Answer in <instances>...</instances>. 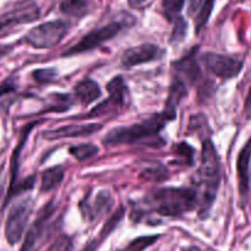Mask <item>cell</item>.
<instances>
[{"instance_id":"cell-6","label":"cell","mask_w":251,"mask_h":251,"mask_svg":"<svg viewBox=\"0 0 251 251\" xmlns=\"http://www.w3.org/2000/svg\"><path fill=\"white\" fill-rule=\"evenodd\" d=\"M55 213L54 200H50L37 216L36 221L27 232L20 251H37L42 243L50 235L53 226V216Z\"/></svg>"},{"instance_id":"cell-13","label":"cell","mask_w":251,"mask_h":251,"mask_svg":"<svg viewBox=\"0 0 251 251\" xmlns=\"http://www.w3.org/2000/svg\"><path fill=\"white\" fill-rule=\"evenodd\" d=\"M112 205L113 199L110 194L108 191H100L92 203L88 202V200L81 201L80 210L83 220L87 222H95L100 220L105 212H108Z\"/></svg>"},{"instance_id":"cell-19","label":"cell","mask_w":251,"mask_h":251,"mask_svg":"<svg viewBox=\"0 0 251 251\" xmlns=\"http://www.w3.org/2000/svg\"><path fill=\"white\" fill-rule=\"evenodd\" d=\"M188 95V85L181 78L174 75L172 78L171 87H169V95L166 102V109L176 112V107L180 100Z\"/></svg>"},{"instance_id":"cell-15","label":"cell","mask_w":251,"mask_h":251,"mask_svg":"<svg viewBox=\"0 0 251 251\" xmlns=\"http://www.w3.org/2000/svg\"><path fill=\"white\" fill-rule=\"evenodd\" d=\"M250 164H251V137L248 140L238 154L237 173L239 181V193L242 196H247L250 190Z\"/></svg>"},{"instance_id":"cell-1","label":"cell","mask_w":251,"mask_h":251,"mask_svg":"<svg viewBox=\"0 0 251 251\" xmlns=\"http://www.w3.org/2000/svg\"><path fill=\"white\" fill-rule=\"evenodd\" d=\"M222 179L221 162L217 150L212 140L205 139L202 141L201 151V164L195 176L199 195V217L206 218L212 208L217 198L218 189Z\"/></svg>"},{"instance_id":"cell-9","label":"cell","mask_w":251,"mask_h":251,"mask_svg":"<svg viewBox=\"0 0 251 251\" xmlns=\"http://www.w3.org/2000/svg\"><path fill=\"white\" fill-rule=\"evenodd\" d=\"M200 61L205 66L206 70L222 80H230V78L237 77L244 68V61L240 59L213 53V51H206L201 54Z\"/></svg>"},{"instance_id":"cell-2","label":"cell","mask_w":251,"mask_h":251,"mask_svg":"<svg viewBox=\"0 0 251 251\" xmlns=\"http://www.w3.org/2000/svg\"><path fill=\"white\" fill-rule=\"evenodd\" d=\"M176 118V112L164 108L161 113L153 114L152 117L142 122L131 124L129 126H118L109 130L102 139L104 146H119V145H131L149 140L157 136L167 124L173 122Z\"/></svg>"},{"instance_id":"cell-11","label":"cell","mask_w":251,"mask_h":251,"mask_svg":"<svg viewBox=\"0 0 251 251\" xmlns=\"http://www.w3.org/2000/svg\"><path fill=\"white\" fill-rule=\"evenodd\" d=\"M164 50L161 47L156 44L146 43L140 46L131 47L123 53L120 63L124 68L131 69L134 66L141 65V64L151 63V61L159 60L163 56Z\"/></svg>"},{"instance_id":"cell-4","label":"cell","mask_w":251,"mask_h":251,"mask_svg":"<svg viewBox=\"0 0 251 251\" xmlns=\"http://www.w3.org/2000/svg\"><path fill=\"white\" fill-rule=\"evenodd\" d=\"M70 28L65 20H53L43 22L28 31L25 39L29 46L37 49H49L60 43Z\"/></svg>"},{"instance_id":"cell-30","label":"cell","mask_w":251,"mask_h":251,"mask_svg":"<svg viewBox=\"0 0 251 251\" xmlns=\"http://www.w3.org/2000/svg\"><path fill=\"white\" fill-rule=\"evenodd\" d=\"M73 242L68 235H59L46 251H71Z\"/></svg>"},{"instance_id":"cell-8","label":"cell","mask_w":251,"mask_h":251,"mask_svg":"<svg viewBox=\"0 0 251 251\" xmlns=\"http://www.w3.org/2000/svg\"><path fill=\"white\" fill-rule=\"evenodd\" d=\"M33 211V201L29 198L15 203L10 210L5 223V237L10 245H15L21 240Z\"/></svg>"},{"instance_id":"cell-22","label":"cell","mask_w":251,"mask_h":251,"mask_svg":"<svg viewBox=\"0 0 251 251\" xmlns=\"http://www.w3.org/2000/svg\"><path fill=\"white\" fill-rule=\"evenodd\" d=\"M216 0H203L201 6L199 7L198 11L195 12V31L196 33H200L201 29L206 26V24L210 20L211 14L213 11V6H215Z\"/></svg>"},{"instance_id":"cell-7","label":"cell","mask_w":251,"mask_h":251,"mask_svg":"<svg viewBox=\"0 0 251 251\" xmlns=\"http://www.w3.org/2000/svg\"><path fill=\"white\" fill-rule=\"evenodd\" d=\"M107 91L109 93V97L105 100H103L102 103L97 105V107L93 108L87 115H85L83 118H97V117H103V115L110 114V113H114L117 110L122 109L125 105L127 104V100H129V88H127L126 83H125L123 76H115L114 78L109 81L107 83Z\"/></svg>"},{"instance_id":"cell-34","label":"cell","mask_w":251,"mask_h":251,"mask_svg":"<svg viewBox=\"0 0 251 251\" xmlns=\"http://www.w3.org/2000/svg\"><path fill=\"white\" fill-rule=\"evenodd\" d=\"M1 195H2V184L0 183V199H1Z\"/></svg>"},{"instance_id":"cell-29","label":"cell","mask_w":251,"mask_h":251,"mask_svg":"<svg viewBox=\"0 0 251 251\" xmlns=\"http://www.w3.org/2000/svg\"><path fill=\"white\" fill-rule=\"evenodd\" d=\"M32 77L39 85H48L55 80L56 71L55 69H37L32 73Z\"/></svg>"},{"instance_id":"cell-17","label":"cell","mask_w":251,"mask_h":251,"mask_svg":"<svg viewBox=\"0 0 251 251\" xmlns=\"http://www.w3.org/2000/svg\"><path fill=\"white\" fill-rule=\"evenodd\" d=\"M39 122H33V123H29L27 124L26 126L22 129L21 135H20V139L19 142H17V146L15 147L14 152H12V156H11V162H10V186L14 185L17 180H19V171H20V156H21V151L25 146V142L27 141L28 139V135L29 132L32 131L34 126L38 124Z\"/></svg>"},{"instance_id":"cell-23","label":"cell","mask_w":251,"mask_h":251,"mask_svg":"<svg viewBox=\"0 0 251 251\" xmlns=\"http://www.w3.org/2000/svg\"><path fill=\"white\" fill-rule=\"evenodd\" d=\"M173 152L176 156V163L185 164V166H193L194 164V153L195 150L186 142H179V144L174 145Z\"/></svg>"},{"instance_id":"cell-27","label":"cell","mask_w":251,"mask_h":251,"mask_svg":"<svg viewBox=\"0 0 251 251\" xmlns=\"http://www.w3.org/2000/svg\"><path fill=\"white\" fill-rule=\"evenodd\" d=\"M168 171L167 168L162 166H156V167H151V168H147L140 174L142 179L147 181H164L169 178L168 176Z\"/></svg>"},{"instance_id":"cell-20","label":"cell","mask_w":251,"mask_h":251,"mask_svg":"<svg viewBox=\"0 0 251 251\" xmlns=\"http://www.w3.org/2000/svg\"><path fill=\"white\" fill-rule=\"evenodd\" d=\"M92 0H63L60 4V11L70 17H81L88 14Z\"/></svg>"},{"instance_id":"cell-18","label":"cell","mask_w":251,"mask_h":251,"mask_svg":"<svg viewBox=\"0 0 251 251\" xmlns=\"http://www.w3.org/2000/svg\"><path fill=\"white\" fill-rule=\"evenodd\" d=\"M64 176H65V168L63 166H55L46 169L41 176L39 191L42 194H46L55 190L63 181Z\"/></svg>"},{"instance_id":"cell-3","label":"cell","mask_w":251,"mask_h":251,"mask_svg":"<svg viewBox=\"0 0 251 251\" xmlns=\"http://www.w3.org/2000/svg\"><path fill=\"white\" fill-rule=\"evenodd\" d=\"M147 202L158 215L178 217L198 207L199 195L195 189L167 186L152 191Z\"/></svg>"},{"instance_id":"cell-24","label":"cell","mask_w":251,"mask_h":251,"mask_svg":"<svg viewBox=\"0 0 251 251\" xmlns=\"http://www.w3.org/2000/svg\"><path fill=\"white\" fill-rule=\"evenodd\" d=\"M98 151H100L98 147L92 144H81L69 149L71 156L77 159V161H86V159L92 158L98 153Z\"/></svg>"},{"instance_id":"cell-16","label":"cell","mask_w":251,"mask_h":251,"mask_svg":"<svg viewBox=\"0 0 251 251\" xmlns=\"http://www.w3.org/2000/svg\"><path fill=\"white\" fill-rule=\"evenodd\" d=\"M100 95H102V90H100V85L91 78H85V80L80 81L74 90L75 100L83 105H88L95 102L100 97Z\"/></svg>"},{"instance_id":"cell-25","label":"cell","mask_w":251,"mask_h":251,"mask_svg":"<svg viewBox=\"0 0 251 251\" xmlns=\"http://www.w3.org/2000/svg\"><path fill=\"white\" fill-rule=\"evenodd\" d=\"M174 27H173V31H172L171 34V42L172 44H180L181 42L185 39L186 33H188V22L186 20L184 19L183 16L179 15L176 20L173 21Z\"/></svg>"},{"instance_id":"cell-10","label":"cell","mask_w":251,"mask_h":251,"mask_svg":"<svg viewBox=\"0 0 251 251\" xmlns=\"http://www.w3.org/2000/svg\"><path fill=\"white\" fill-rule=\"evenodd\" d=\"M39 15L41 11L36 2L32 0L24 1L0 16V34L15 26L31 24L39 19Z\"/></svg>"},{"instance_id":"cell-12","label":"cell","mask_w":251,"mask_h":251,"mask_svg":"<svg viewBox=\"0 0 251 251\" xmlns=\"http://www.w3.org/2000/svg\"><path fill=\"white\" fill-rule=\"evenodd\" d=\"M198 51L199 47H195L186 55L173 63L176 76L181 78L188 87L189 85H194L202 77V70L198 60Z\"/></svg>"},{"instance_id":"cell-28","label":"cell","mask_w":251,"mask_h":251,"mask_svg":"<svg viewBox=\"0 0 251 251\" xmlns=\"http://www.w3.org/2000/svg\"><path fill=\"white\" fill-rule=\"evenodd\" d=\"M164 14L169 21H174L183 10L185 0H162Z\"/></svg>"},{"instance_id":"cell-26","label":"cell","mask_w":251,"mask_h":251,"mask_svg":"<svg viewBox=\"0 0 251 251\" xmlns=\"http://www.w3.org/2000/svg\"><path fill=\"white\" fill-rule=\"evenodd\" d=\"M124 215H125L124 207H119L114 213H113L112 216H110L109 218H108V221L105 222V225L103 226L102 230H100V239L104 240L105 238H107L108 235H109L110 233H112L113 230L118 227V225H119L120 221L123 220Z\"/></svg>"},{"instance_id":"cell-5","label":"cell","mask_w":251,"mask_h":251,"mask_svg":"<svg viewBox=\"0 0 251 251\" xmlns=\"http://www.w3.org/2000/svg\"><path fill=\"white\" fill-rule=\"evenodd\" d=\"M123 28H124V24L123 22L114 21L108 25H104V26L98 27V28L92 29L88 33H86L77 43H75L70 48L66 49L61 55L74 56L77 55V54H82L86 53V51L92 50V49L98 48L102 44H104L105 42L110 41L115 36H118L122 32Z\"/></svg>"},{"instance_id":"cell-14","label":"cell","mask_w":251,"mask_h":251,"mask_svg":"<svg viewBox=\"0 0 251 251\" xmlns=\"http://www.w3.org/2000/svg\"><path fill=\"white\" fill-rule=\"evenodd\" d=\"M100 124H76L65 125V126L56 127V129L47 130L43 132V137L47 140H59L66 137H81L90 136V135L102 130Z\"/></svg>"},{"instance_id":"cell-32","label":"cell","mask_w":251,"mask_h":251,"mask_svg":"<svg viewBox=\"0 0 251 251\" xmlns=\"http://www.w3.org/2000/svg\"><path fill=\"white\" fill-rule=\"evenodd\" d=\"M203 2V0H189V7L188 12L189 15H194L199 10V7L201 6V4Z\"/></svg>"},{"instance_id":"cell-31","label":"cell","mask_w":251,"mask_h":251,"mask_svg":"<svg viewBox=\"0 0 251 251\" xmlns=\"http://www.w3.org/2000/svg\"><path fill=\"white\" fill-rule=\"evenodd\" d=\"M127 2H129V5L132 9L141 10L149 6L152 2V0H127Z\"/></svg>"},{"instance_id":"cell-21","label":"cell","mask_w":251,"mask_h":251,"mask_svg":"<svg viewBox=\"0 0 251 251\" xmlns=\"http://www.w3.org/2000/svg\"><path fill=\"white\" fill-rule=\"evenodd\" d=\"M75 98L71 95H65V93H54L50 95L49 100L47 102L44 112H54V113H63L70 109L73 107Z\"/></svg>"},{"instance_id":"cell-33","label":"cell","mask_w":251,"mask_h":251,"mask_svg":"<svg viewBox=\"0 0 251 251\" xmlns=\"http://www.w3.org/2000/svg\"><path fill=\"white\" fill-rule=\"evenodd\" d=\"M244 114L247 115V118H251V86L249 88V92H248L247 100H245Z\"/></svg>"}]
</instances>
